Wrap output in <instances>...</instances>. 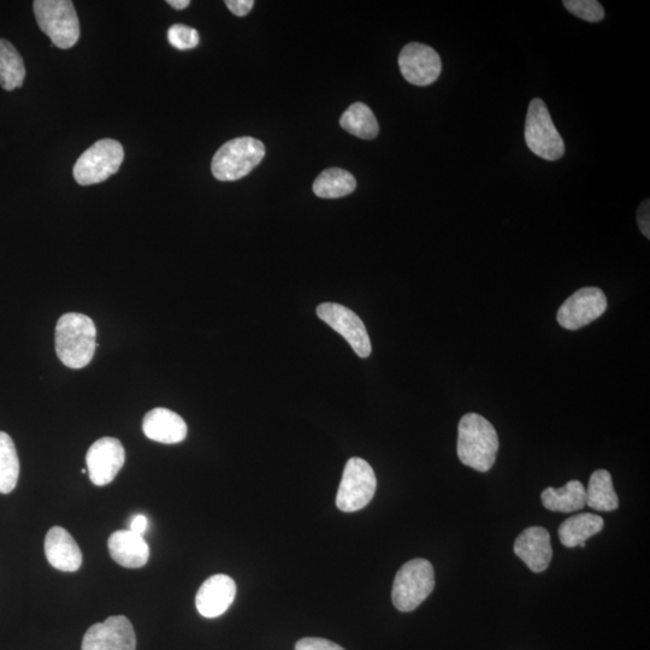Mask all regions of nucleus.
Returning a JSON list of instances; mask_svg holds the SVG:
<instances>
[{
    "label": "nucleus",
    "mask_w": 650,
    "mask_h": 650,
    "mask_svg": "<svg viewBox=\"0 0 650 650\" xmlns=\"http://www.w3.org/2000/svg\"><path fill=\"white\" fill-rule=\"evenodd\" d=\"M97 348V328L82 313H65L56 325V352L70 369H82L92 362Z\"/></svg>",
    "instance_id": "f257e3e1"
},
{
    "label": "nucleus",
    "mask_w": 650,
    "mask_h": 650,
    "mask_svg": "<svg viewBox=\"0 0 650 650\" xmlns=\"http://www.w3.org/2000/svg\"><path fill=\"white\" fill-rule=\"evenodd\" d=\"M458 457L469 468L487 472L493 468L499 452V436L492 423L477 413L460 419Z\"/></svg>",
    "instance_id": "f03ea898"
},
{
    "label": "nucleus",
    "mask_w": 650,
    "mask_h": 650,
    "mask_svg": "<svg viewBox=\"0 0 650 650\" xmlns=\"http://www.w3.org/2000/svg\"><path fill=\"white\" fill-rule=\"evenodd\" d=\"M33 10L41 32L51 39L53 45L68 50L78 43L80 21L73 2L35 0Z\"/></svg>",
    "instance_id": "7ed1b4c3"
},
{
    "label": "nucleus",
    "mask_w": 650,
    "mask_h": 650,
    "mask_svg": "<svg viewBox=\"0 0 650 650\" xmlns=\"http://www.w3.org/2000/svg\"><path fill=\"white\" fill-rule=\"evenodd\" d=\"M265 156L262 141L238 138L228 141L212 159V174L218 181H238L258 167Z\"/></svg>",
    "instance_id": "20e7f679"
},
{
    "label": "nucleus",
    "mask_w": 650,
    "mask_h": 650,
    "mask_svg": "<svg viewBox=\"0 0 650 650\" xmlns=\"http://www.w3.org/2000/svg\"><path fill=\"white\" fill-rule=\"evenodd\" d=\"M435 588L434 567L429 560L413 559L395 576L392 600L400 612L415 611Z\"/></svg>",
    "instance_id": "39448f33"
},
{
    "label": "nucleus",
    "mask_w": 650,
    "mask_h": 650,
    "mask_svg": "<svg viewBox=\"0 0 650 650\" xmlns=\"http://www.w3.org/2000/svg\"><path fill=\"white\" fill-rule=\"evenodd\" d=\"M524 135L529 150L537 157L554 162L564 156V140L542 99L531 100Z\"/></svg>",
    "instance_id": "423d86ee"
},
{
    "label": "nucleus",
    "mask_w": 650,
    "mask_h": 650,
    "mask_svg": "<svg viewBox=\"0 0 650 650\" xmlns=\"http://www.w3.org/2000/svg\"><path fill=\"white\" fill-rule=\"evenodd\" d=\"M124 159L123 146L116 140L97 141L82 153L74 165L73 174L81 186L97 185L117 173Z\"/></svg>",
    "instance_id": "0eeeda50"
},
{
    "label": "nucleus",
    "mask_w": 650,
    "mask_h": 650,
    "mask_svg": "<svg viewBox=\"0 0 650 650\" xmlns=\"http://www.w3.org/2000/svg\"><path fill=\"white\" fill-rule=\"evenodd\" d=\"M377 480L374 469L362 458L348 460L336 496V505L346 513L363 510L376 493Z\"/></svg>",
    "instance_id": "6e6552de"
},
{
    "label": "nucleus",
    "mask_w": 650,
    "mask_h": 650,
    "mask_svg": "<svg viewBox=\"0 0 650 650\" xmlns=\"http://www.w3.org/2000/svg\"><path fill=\"white\" fill-rule=\"evenodd\" d=\"M317 315L336 333L344 336L358 357L368 358L370 356L372 351L370 336L357 313L344 305L324 303L317 307Z\"/></svg>",
    "instance_id": "1a4fd4ad"
},
{
    "label": "nucleus",
    "mask_w": 650,
    "mask_h": 650,
    "mask_svg": "<svg viewBox=\"0 0 650 650\" xmlns=\"http://www.w3.org/2000/svg\"><path fill=\"white\" fill-rule=\"evenodd\" d=\"M607 310V298L598 287H585L573 293L560 306L557 319L561 327L578 330L604 315Z\"/></svg>",
    "instance_id": "9d476101"
},
{
    "label": "nucleus",
    "mask_w": 650,
    "mask_h": 650,
    "mask_svg": "<svg viewBox=\"0 0 650 650\" xmlns=\"http://www.w3.org/2000/svg\"><path fill=\"white\" fill-rule=\"evenodd\" d=\"M124 462L126 452L115 437H102L93 443L86 455L88 476L97 487L108 486L114 481Z\"/></svg>",
    "instance_id": "9b49d317"
},
{
    "label": "nucleus",
    "mask_w": 650,
    "mask_h": 650,
    "mask_svg": "<svg viewBox=\"0 0 650 650\" xmlns=\"http://www.w3.org/2000/svg\"><path fill=\"white\" fill-rule=\"evenodd\" d=\"M399 68L405 80L415 86H429L439 79L442 62L433 47L407 44L399 55Z\"/></svg>",
    "instance_id": "f8f14e48"
},
{
    "label": "nucleus",
    "mask_w": 650,
    "mask_h": 650,
    "mask_svg": "<svg viewBox=\"0 0 650 650\" xmlns=\"http://www.w3.org/2000/svg\"><path fill=\"white\" fill-rule=\"evenodd\" d=\"M137 636L124 616L110 617L91 626L82 641V650H135Z\"/></svg>",
    "instance_id": "ddd939ff"
},
{
    "label": "nucleus",
    "mask_w": 650,
    "mask_h": 650,
    "mask_svg": "<svg viewBox=\"0 0 650 650\" xmlns=\"http://www.w3.org/2000/svg\"><path fill=\"white\" fill-rule=\"evenodd\" d=\"M236 596V584L227 575H215L206 579L198 590L195 606L205 618L221 617L229 610Z\"/></svg>",
    "instance_id": "4468645a"
},
{
    "label": "nucleus",
    "mask_w": 650,
    "mask_h": 650,
    "mask_svg": "<svg viewBox=\"0 0 650 650\" xmlns=\"http://www.w3.org/2000/svg\"><path fill=\"white\" fill-rule=\"evenodd\" d=\"M514 553L531 571H546L553 557L551 535L541 527L525 529L514 542Z\"/></svg>",
    "instance_id": "2eb2a0df"
},
{
    "label": "nucleus",
    "mask_w": 650,
    "mask_h": 650,
    "mask_svg": "<svg viewBox=\"0 0 650 650\" xmlns=\"http://www.w3.org/2000/svg\"><path fill=\"white\" fill-rule=\"evenodd\" d=\"M45 554L50 565L59 571L75 572L82 565V553L78 543L61 527H53L47 533Z\"/></svg>",
    "instance_id": "dca6fc26"
},
{
    "label": "nucleus",
    "mask_w": 650,
    "mask_h": 650,
    "mask_svg": "<svg viewBox=\"0 0 650 650\" xmlns=\"http://www.w3.org/2000/svg\"><path fill=\"white\" fill-rule=\"evenodd\" d=\"M143 430L150 440L175 445L186 439L188 428L183 418L174 411L153 409L144 418Z\"/></svg>",
    "instance_id": "f3484780"
},
{
    "label": "nucleus",
    "mask_w": 650,
    "mask_h": 650,
    "mask_svg": "<svg viewBox=\"0 0 650 650\" xmlns=\"http://www.w3.org/2000/svg\"><path fill=\"white\" fill-rule=\"evenodd\" d=\"M108 545L111 558L126 569H139L150 559V547L144 536L133 531H116L110 536Z\"/></svg>",
    "instance_id": "a211bd4d"
},
{
    "label": "nucleus",
    "mask_w": 650,
    "mask_h": 650,
    "mask_svg": "<svg viewBox=\"0 0 650 650\" xmlns=\"http://www.w3.org/2000/svg\"><path fill=\"white\" fill-rule=\"evenodd\" d=\"M605 527L604 519L598 514L582 513L566 519L560 525L558 535L560 542L567 548L585 547L590 537L601 533Z\"/></svg>",
    "instance_id": "6ab92c4d"
},
{
    "label": "nucleus",
    "mask_w": 650,
    "mask_h": 650,
    "mask_svg": "<svg viewBox=\"0 0 650 650\" xmlns=\"http://www.w3.org/2000/svg\"><path fill=\"white\" fill-rule=\"evenodd\" d=\"M542 504L549 511L571 513L587 505L585 487L582 482L570 481L563 488H547L541 495Z\"/></svg>",
    "instance_id": "aec40b11"
},
{
    "label": "nucleus",
    "mask_w": 650,
    "mask_h": 650,
    "mask_svg": "<svg viewBox=\"0 0 650 650\" xmlns=\"http://www.w3.org/2000/svg\"><path fill=\"white\" fill-rule=\"evenodd\" d=\"M357 181L350 171L330 168L319 174L313 183V193L323 199H338L356 191Z\"/></svg>",
    "instance_id": "412c9836"
},
{
    "label": "nucleus",
    "mask_w": 650,
    "mask_h": 650,
    "mask_svg": "<svg viewBox=\"0 0 650 650\" xmlns=\"http://www.w3.org/2000/svg\"><path fill=\"white\" fill-rule=\"evenodd\" d=\"M587 505L593 510L611 512L619 507L616 490L613 487L612 476L607 470L595 471L585 488Z\"/></svg>",
    "instance_id": "4be33fe9"
},
{
    "label": "nucleus",
    "mask_w": 650,
    "mask_h": 650,
    "mask_svg": "<svg viewBox=\"0 0 650 650\" xmlns=\"http://www.w3.org/2000/svg\"><path fill=\"white\" fill-rule=\"evenodd\" d=\"M26 79V67L16 47L8 40L0 39V86L5 91L20 88Z\"/></svg>",
    "instance_id": "5701e85b"
},
{
    "label": "nucleus",
    "mask_w": 650,
    "mask_h": 650,
    "mask_svg": "<svg viewBox=\"0 0 650 650\" xmlns=\"http://www.w3.org/2000/svg\"><path fill=\"white\" fill-rule=\"evenodd\" d=\"M340 124L346 132L364 140L375 139L380 132L374 112L363 103L351 105L341 116Z\"/></svg>",
    "instance_id": "b1692460"
},
{
    "label": "nucleus",
    "mask_w": 650,
    "mask_h": 650,
    "mask_svg": "<svg viewBox=\"0 0 650 650\" xmlns=\"http://www.w3.org/2000/svg\"><path fill=\"white\" fill-rule=\"evenodd\" d=\"M20 460L13 439L0 431V493L9 494L17 486Z\"/></svg>",
    "instance_id": "393cba45"
},
{
    "label": "nucleus",
    "mask_w": 650,
    "mask_h": 650,
    "mask_svg": "<svg viewBox=\"0 0 650 650\" xmlns=\"http://www.w3.org/2000/svg\"><path fill=\"white\" fill-rule=\"evenodd\" d=\"M564 7L572 15L588 22H600L604 20L605 10L596 0H565Z\"/></svg>",
    "instance_id": "a878e982"
},
{
    "label": "nucleus",
    "mask_w": 650,
    "mask_h": 650,
    "mask_svg": "<svg viewBox=\"0 0 650 650\" xmlns=\"http://www.w3.org/2000/svg\"><path fill=\"white\" fill-rule=\"evenodd\" d=\"M168 40L175 49L186 51L197 47L200 38L197 29L185 25H174L169 28Z\"/></svg>",
    "instance_id": "bb28decb"
},
{
    "label": "nucleus",
    "mask_w": 650,
    "mask_h": 650,
    "mask_svg": "<svg viewBox=\"0 0 650 650\" xmlns=\"http://www.w3.org/2000/svg\"><path fill=\"white\" fill-rule=\"evenodd\" d=\"M295 650H345L332 641L324 638L306 637L295 644Z\"/></svg>",
    "instance_id": "cd10ccee"
},
{
    "label": "nucleus",
    "mask_w": 650,
    "mask_h": 650,
    "mask_svg": "<svg viewBox=\"0 0 650 650\" xmlns=\"http://www.w3.org/2000/svg\"><path fill=\"white\" fill-rule=\"evenodd\" d=\"M649 199L644 200L641 204L640 209L637 211V220L638 226H640L641 232L647 239H650V215H649Z\"/></svg>",
    "instance_id": "c85d7f7f"
},
{
    "label": "nucleus",
    "mask_w": 650,
    "mask_h": 650,
    "mask_svg": "<svg viewBox=\"0 0 650 650\" xmlns=\"http://www.w3.org/2000/svg\"><path fill=\"white\" fill-rule=\"evenodd\" d=\"M226 5L236 16H246L253 8V0H227Z\"/></svg>",
    "instance_id": "c756f323"
},
{
    "label": "nucleus",
    "mask_w": 650,
    "mask_h": 650,
    "mask_svg": "<svg viewBox=\"0 0 650 650\" xmlns=\"http://www.w3.org/2000/svg\"><path fill=\"white\" fill-rule=\"evenodd\" d=\"M147 528H149V519L144 514H137V516L133 517L129 530L135 534L144 536Z\"/></svg>",
    "instance_id": "7c9ffc66"
},
{
    "label": "nucleus",
    "mask_w": 650,
    "mask_h": 650,
    "mask_svg": "<svg viewBox=\"0 0 650 650\" xmlns=\"http://www.w3.org/2000/svg\"><path fill=\"white\" fill-rule=\"evenodd\" d=\"M168 4L171 8L183 10L188 8V5L191 4V2H189V0H168Z\"/></svg>",
    "instance_id": "2f4dec72"
}]
</instances>
